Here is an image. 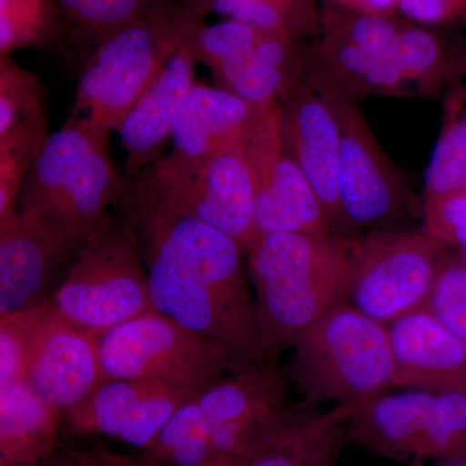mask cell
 I'll return each instance as SVG.
<instances>
[{
	"instance_id": "ba28073f",
	"label": "cell",
	"mask_w": 466,
	"mask_h": 466,
	"mask_svg": "<svg viewBox=\"0 0 466 466\" xmlns=\"http://www.w3.org/2000/svg\"><path fill=\"white\" fill-rule=\"evenodd\" d=\"M248 137L207 158L165 156L135 173L131 182L171 210L231 236L247 250L257 238L256 180Z\"/></svg>"
},
{
	"instance_id": "8d00e7d4",
	"label": "cell",
	"mask_w": 466,
	"mask_h": 466,
	"mask_svg": "<svg viewBox=\"0 0 466 466\" xmlns=\"http://www.w3.org/2000/svg\"><path fill=\"white\" fill-rule=\"evenodd\" d=\"M266 2L271 3L279 11L283 12L296 32L297 27L312 21L309 0H266Z\"/></svg>"
},
{
	"instance_id": "9a60e30c",
	"label": "cell",
	"mask_w": 466,
	"mask_h": 466,
	"mask_svg": "<svg viewBox=\"0 0 466 466\" xmlns=\"http://www.w3.org/2000/svg\"><path fill=\"white\" fill-rule=\"evenodd\" d=\"M86 242L56 231L24 211L0 219V317L47 302L55 276Z\"/></svg>"
},
{
	"instance_id": "8fae6325",
	"label": "cell",
	"mask_w": 466,
	"mask_h": 466,
	"mask_svg": "<svg viewBox=\"0 0 466 466\" xmlns=\"http://www.w3.org/2000/svg\"><path fill=\"white\" fill-rule=\"evenodd\" d=\"M447 249L424 228L350 238L343 300L385 325L424 309Z\"/></svg>"
},
{
	"instance_id": "5bb4252c",
	"label": "cell",
	"mask_w": 466,
	"mask_h": 466,
	"mask_svg": "<svg viewBox=\"0 0 466 466\" xmlns=\"http://www.w3.org/2000/svg\"><path fill=\"white\" fill-rule=\"evenodd\" d=\"M281 134L323 204L334 235L348 238L339 195L341 130L332 104L308 73L281 103Z\"/></svg>"
},
{
	"instance_id": "30bf717a",
	"label": "cell",
	"mask_w": 466,
	"mask_h": 466,
	"mask_svg": "<svg viewBox=\"0 0 466 466\" xmlns=\"http://www.w3.org/2000/svg\"><path fill=\"white\" fill-rule=\"evenodd\" d=\"M349 441L397 461H441L466 453V394L382 392L348 422Z\"/></svg>"
},
{
	"instance_id": "7402d4cb",
	"label": "cell",
	"mask_w": 466,
	"mask_h": 466,
	"mask_svg": "<svg viewBox=\"0 0 466 466\" xmlns=\"http://www.w3.org/2000/svg\"><path fill=\"white\" fill-rule=\"evenodd\" d=\"M48 137L45 85L12 58H0V159L30 171Z\"/></svg>"
},
{
	"instance_id": "cb8c5ba5",
	"label": "cell",
	"mask_w": 466,
	"mask_h": 466,
	"mask_svg": "<svg viewBox=\"0 0 466 466\" xmlns=\"http://www.w3.org/2000/svg\"><path fill=\"white\" fill-rule=\"evenodd\" d=\"M392 63L400 73L406 96H433L458 82L461 61L440 36L424 27L408 25L389 46Z\"/></svg>"
},
{
	"instance_id": "f546056e",
	"label": "cell",
	"mask_w": 466,
	"mask_h": 466,
	"mask_svg": "<svg viewBox=\"0 0 466 466\" xmlns=\"http://www.w3.org/2000/svg\"><path fill=\"white\" fill-rule=\"evenodd\" d=\"M47 311L46 302L0 317V386L25 379L34 339Z\"/></svg>"
},
{
	"instance_id": "4dcf8cb0",
	"label": "cell",
	"mask_w": 466,
	"mask_h": 466,
	"mask_svg": "<svg viewBox=\"0 0 466 466\" xmlns=\"http://www.w3.org/2000/svg\"><path fill=\"white\" fill-rule=\"evenodd\" d=\"M424 309L466 342V259L446 251Z\"/></svg>"
},
{
	"instance_id": "6da1fadb",
	"label": "cell",
	"mask_w": 466,
	"mask_h": 466,
	"mask_svg": "<svg viewBox=\"0 0 466 466\" xmlns=\"http://www.w3.org/2000/svg\"><path fill=\"white\" fill-rule=\"evenodd\" d=\"M116 205L133 227L153 309L257 363L256 300L238 241L198 218L171 210L133 182Z\"/></svg>"
},
{
	"instance_id": "74e56055",
	"label": "cell",
	"mask_w": 466,
	"mask_h": 466,
	"mask_svg": "<svg viewBox=\"0 0 466 466\" xmlns=\"http://www.w3.org/2000/svg\"><path fill=\"white\" fill-rule=\"evenodd\" d=\"M400 0H352L349 11L361 14L377 15V16H392L398 11Z\"/></svg>"
},
{
	"instance_id": "d6986e66",
	"label": "cell",
	"mask_w": 466,
	"mask_h": 466,
	"mask_svg": "<svg viewBox=\"0 0 466 466\" xmlns=\"http://www.w3.org/2000/svg\"><path fill=\"white\" fill-rule=\"evenodd\" d=\"M198 61L184 41L156 81L144 92L119 128L126 164L134 173L165 157L171 131L184 97L195 82Z\"/></svg>"
},
{
	"instance_id": "52a82bcc",
	"label": "cell",
	"mask_w": 466,
	"mask_h": 466,
	"mask_svg": "<svg viewBox=\"0 0 466 466\" xmlns=\"http://www.w3.org/2000/svg\"><path fill=\"white\" fill-rule=\"evenodd\" d=\"M104 380H137L207 388L249 361L225 343L149 311L97 337Z\"/></svg>"
},
{
	"instance_id": "ffe728a7",
	"label": "cell",
	"mask_w": 466,
	"mask_h": 466,
	"mask_svg": "<svg viewBox=\"0 0 466 466\" xmlns=\"http://www.w3.org/2000/svg\"><path fill=\"white\" fill-rule=\"evenodd\" d=\"M269 112L254 108L225 88L195 84L175 116L170 155L210 157L242 142Z\"/></svg>"
},
{
	"instance_id": "f35d334b",
	"label": "cell",
	"mask_w": 466,
	"mask_h": 466,
	"mask_svg": "<svg viewBox=\"0 0 466 466\" xmlns=\"http://www.w3.org/2000/svg\"><path fill=\"white\" fill-rule=\"evenodd\" d=\"M41 466H87L82 451L55 452Z\"/></svg>"
},
{
	"instance_id": "7a4b0ae2",
	"label": "cell",
	"mask_w": 466,
	"mask_h": 466,
	"mask_svg": "<svg viewBox=\"0 0 466 466\" xmlns=\"http://www.w3.org/2000/svg\"><path fill=\"white\" fill-rule=\"evenodd\" d=\"M245 257L256 290L259 361H275L343 299L350 238L265 233L254 238Z\"/></svg>"
},
{
	"instance_id": "60d3db41",
	"label": "cell",
	"mask_w": 466,
	"mask_h": 466,
	"mask_svg": "<svg viewBox=\"0 0 466 466\" xmlns=\"http://www.w3.org/2000/svg\"><path fill=\"white\" fill-rule=\"evenodd\" d=\"M333 3L337 7L350 9L351 8L352 0H333Z\"/></svg>"
},
{
	"instance_id": "e575fe53",
	"label": "cell",
	"mask_w": 466,
	"mask_h": 466,
	"mask_svg": "<svg viewBox=\"0 0 466 466\" xmlns=\"http://www.w3.org/2000/svg\"><path fill=\"white\" fill-rule=\"evenodd\" d=\"M398 11L419 25H441L465 17L466 0H400Z\"/></svg>"
},
{
	"instance_id": "9c48e42d",
	"label": "cell",
	"mask_w": 466,
	"mask_h": 466,
	"mask_svg": "<svg viewBox=\"0 0 466 466\" xmlns=\"http://www.w3.org/2000/svg\"><path fill=\"white\" fill-rule=\"evenodd\" d=\"M191 433L208 441L210 466H235L259 449L299 410L275 361H257L210 383L182 406Z\"/></svg>"
},
{
	"instance_id": "44dd1931",
	"label": "cell",
	"mask_w": 466,
	"mask_h": 466,
	"mask_svg": "<svg viewBox=\"0 0 466 466\" xmlns=\"http://www.w3.org/2000/svg\"><path fill=\"white\" fill-rule=\"evenodd\" d=\"M364 401L336 404L323 410L303 408L235 466H337L349 441V420Z\"/></svg>"
},
{
	"instance_id": "484cf974",
	"label": "cell",
	"mask_w": 466,
	"mask_h": 466,
	"mask_svg": "<svg viewBox=\"0 0 466 466\" xmlns=\"http://www.w3.org/2000/svg\"><path fill=\"white\" fill-rule=\"evenodd\" d=\"M218 87L232 92L254 108L276 109L299 81L253 54L227 63L213 70Z\"/></svg>"
},
{
	"instance_id": "b9f144b4",
	"label": "cell",
	"mask_w": 466,
	"mask_h": 466,
	"mask_svg": "<svg viewBox=\"0 0 466 466\" xmlns=\"http://www.w3.org/2000/svg\"><path fill=\"white\" fill-rule=\"evenodd\" d=\"M465 21H466V15H465Z\"/></svg>"
},
{
	"instance_id": "8992f818",
	"label": "cell",
	"mask_w": 466,
	"mask_h": 466,
	"mask_svg": "<svg viewBox=\"0 0 466 466\" xmlns=\"http://www.w3.org/2000/svg\"><path fill=\"white\" fill-rule=\"evenodd\" d=\"M47 303L55 317L96 336L155 311L142 251L121 213L88 238Z\"/></svg>"
},
{
	"instance_id": "4316f807",
	"label": "cell",
	"mask_w": 466,
	"mask_h": 466,
	"mask_svg": "<svg viewBox=\"0 0 466 466\" xmlns=\"http://www.w3.org/2000/svg\"><path fill=\"white\" fill-rule=\"evenodd\" d=\"M319 23L323 33L321 39L370 51L388 47L408 26L392 16H377L339 7L325 9Z\"/></svg>"
},
{
	"instance_id": "ac0fdd59",
	"label": "cell",
	"mask_w": 466,
	"mask_h": 466,
	"mask_svg": "<svg viewBox=\"0 0 466 466\" xmlns=\"http://www.w3.org/2000/svg\"><path fill=\"white\" fill-rule=\"evenodd\" d=\"M392 389L466 394V342L426 309L388 325Z\"/></svg>"
},
{
	"instance_id": "83f0119b",
	"label": "cell",
	"mask_w": 466,
	"mask_h": 466,
	"mask_svg": "<svg viewBox=\"0 0 466 466\" xmlns=\"http://www.w3.org/2000/svg\"><path fill=\"white\" fill-rule=\"evenodd\" d=\"M265 32L240 21H220L214 25H198L187 36L189 50L198 63L218 69L249 55Z\"/></svg>"
},
{
	"instance_id": "836d02e7",
	"label": "cell",
	"mask_w": 466,
	"mask_h": 466,
	"mask_svg": "<svg viewBox=\"0 0 466 466\" xmlns=\"http://www.w3.org/2000/svg\"><path fill=\"white\" fill-rule=\"evenodd\" d=\"M210 5L218 14L257 27L260 32L296 34L283 12L266 0H210Z\"/></svg>"
},
{
	"instance_id": "d4e9b609",
	"label": "cell",
	"mask_w": 466,
	"mask_h": 466,
	"mask_svg": "<svg viewBox=\"0 0 466 466\" xmlns=\"http://www.w3.org/2000/svg\"><path fill=\"white\" fill-rule=\"evenodd\" d=\"M440 137L425 171L424 201L466 191V86H451Z\"/></svg>"
},
{
	"instance_id": "ab89813d",
	"label": "cell",
	"mask_w": 466,
	"mask_h": 466,
	"mask_svg": "<svg viewBox=\"0 0 466 466\" xmlns=\"http://www.w3.org/2000/svg\"><path fill=\"white\" fill-rule=\"evenodd\" d=\"M412 466H466V453H464V455L455 456V458L434 461L431 465H426L425 462H417V464H413Z\"/></svg>"
},
{
	"instance_id": "3957f363",
	"label": "cell",
	"mask_w": 466,
	"mask_h": 466,
	"mask_svg": "<svg viewBox=\"0 0 466 466\" xmlns=\"http://www.w3.org/2000/svg\"><path fill=\"white\" fill-rule=\"evenodd\" d=\"M110 135L76 118L50 134L27 174L18 210L87 242L125 188L110 157Z\"/></svg>"
},
{
	"instance_id": "1f68e13d",
	"label": "cell",
	"mask_w": 466,
	"mask_h": 466,
	"mask_svg": "<svg viewBox=\"0 0 466 466\" xmlns=\"http://www.w3.org/2000/svg\"><path fill=\"white\" fill-rule=\"evenodd\" d=\"M79 23L85 24L100 39L119 27L133 23L150 11L152 0H58Z\"/></svg>"
},
{
	"instance_id": "7c38bea8",
	"label": "cell",
	"mask_w": 466,
	"mask_h": 466,
	"mask_svg": "<svg viewBox=\"0 0 466 466\" xmlns=\"http://www.w3.org/2000/svg\"><path fill=\"white\" fill-rule=\"evenodd\" d=\"M308 75L332 104L339 130V195L348 231L380 225L398 213L406 186L367 125L357 101L318 67Z\"/></svg>"
},
{
	"instance_id": "603a6c76",
	"label": "cell",
	"mask_w": 466,
	"mask_h": 466,
	"mask_svg": "<svg viewBox=\"0 0 466 466\" xmlns=\"http://www.w3.org/2000/svg\"><path fill=\"white\" fill-rule=\"evenodd\" d=\"M64 417L25 381L0 386V466H41L56 452Z\"/></svg>"
},
{
	"instance_id": "d590c367",
	"label": "cell",
	"mask_w": 466,
	"mask_h": 466,
	"mask_svg": "<svg viewBox=\"0 0 466 466\" xmlns=\"http://www.w3.org/2000/svg\"><path fill=\"white\" fill-rule=\"evenodd\" d=\"M82 452H84L87 466H167L147 458L131 459L127 456L118 455V453L110 452L103 446L92 447V449L82 451Z\"/></svg>"
},
{
	"instance_id": "2e32d148",
	"label": "cell",
	"mask_w": 466,
	"mask_h": 466,
	"mask_svg": "<svg viewBox=\"0 0 466 466\" xmlns=\"http://www.w3.org/2000/svg\"><path fill=\"white\" fill-rule=\"evenodd\" d=\"M198 391L168 383L106 379L66 420L76 433L106 435L147 450L175 410Z\"/></svg>"
},
{
	"instance_id": "d6a6232c",
	"label": "cell",
	"mask_w": 466,
	"mask_h": 466,
	"mask_svg": "<svg viewBox=\"0 0 466 466\" xmlns=\"http://www.w3.org/2000/svg\"><path fill=\"white\" fill-rule=\"evenodd\" d=\"M424 229L446 247L466 251V191L424 201Z\"/></svg>"
},
{
	"instance_id": "277c9868",
	"label": "cell",
	"mask_w": 466,
	"mask_h": 466,
	"mask_svg": "<svg viewBox=\"0 0 466 466\" xmlns=\"http://www.w3.org/2000/svg\"><path fill=\"white\" fill-rule=\"evenodd\" d=\"M290 375L303 408L364 401L392 389L388 325L339 300L294 343Z\"/></svg>"
},
{
	"instance_id": "e0dca14e",
	"label": "cell",
	"mask_w": 466,
	"mask_h": 466,
	"mask_svg": "<svg viewBox=\"0 0 466 466\" xmlns=\"http://www.w3.org/2000/svg\"><path fill=\"white\" fill-rule=\"evenodd\" d=\"M97 337L55 317L48 306L34 339L24 381L46 403L66 415L104 381Z\"/></svg>"
},
{
	"instance_id": "5b68a950",
	"label": "cell",
	"mask_w": 466,
	"mask_h": 466,
	"mask_svg": "<svg viewBox=\"0 0 466 466\" xmlns=\"http://www.w3.org/2000/svg\"><path fill=\"white\" fill-rule=\"evenodd\" d=\"M198 24L152 8L100 39L79 76L72 118L118 133Z\"/></svg>"
},
{
	"instance_id": "f1b7e54d",
	"label": "cell",
	"mask_w": 466,
	"mask_h": 466,
	"mask_svg": "<svg viewBox=\"0 0 466 466\" xmlns=\"http://www.w3.org/2000/svg\"><path fill=\"white\" fill-rule=\"evenodd\" d=\"M51 0H0V55L47 41L52 29Z\"/></svg>"
},
{
	"instance_id": "4fadbf2b",
	"label": "cell",
	"mask_w": 466,
	"mask_h": 466,
	"mask_svg": "<svg viewBox=\"0 0 466 466\" xmlns=\"http://www.w3.org/2000/svg\"><path fill=\"white\" fill-rule=\"evenodd\" d=\"M248 146L256 180L257 236L271 232L334 235L317 192L285 147L281 106L260 119L248 137Z\"/></svg>"
}]
</instances>
